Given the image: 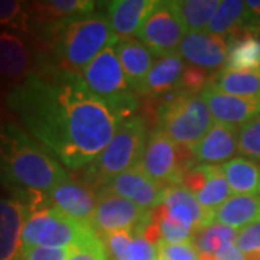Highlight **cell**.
<instances>
[{
	"instance_id": "31",
	"label": "cell",
	"mask_w": 260,
	"mask_h": 260,
	"mask_svg": "<svg viewBox=\"0 0 260 260\" xmlns=\"http://www.w3.org/2000/svg\"><path fill=\"white\" fill-rule=\"evenodd\" d=\"M232 192L233 191L227 184V179L224 177L221 167L214 165L213 172L208 178V181L205 182L203 189L195 194V198L198 200V203L204 210L214 214L220 205L224 204L232 197Z\"/></svg>"
},
{
	"instance_id": "27",
	"label": "cell",
	"mask_w": 260,
	"mask_h": 260,
	"mask_svg": "<svg viewBox=\"0 0 260 260\" xmlns=\"http://www.w3.org/2000/svg\"><path fill=\"white\" fill-rule=\"evenodd\" d=\"M227 184L234 194H253L259 191L260 167L247 158H233L221 165Z\"/></svg>"
},
{
	"instance_id": "11",
	"label": "cell",
	"mask_w": 260,
	"mask_h": 260,
	"mask_svg": "<svg viewBox=\"0 0 260 260\" xmlns=\"http://www.w3.org/2000/svg\"><path fill=\"white\" fill-rule=\"evenodd\" d=\"M47 205L75 223L93 227L97 195L83 179L67 178L47 194Z\"/></svg>"
},
{
	"instance_id": "30",
	"label": "cell",
	"mask_w": 260,
	"mask_h": 260,
	"mask_svg": "<svg viewBox=\"0 0 260 260\" xmlns=\"http://www.w3.org/2000/svg\"><path fill=\"white\" fill-rule=\"evenodd\" d=\"M186 32H203L208 28L220 2L217 0H181L172 2Z\"/></svg>"
},
{
	"instance_id": "12",
	"label": "cell",
	"mask_w": 260,
	"mask_h": 260,
	"mask_svg": "<svg viewBox=\"0 0 260 260\" xmlns=\"http://www.w3.org/2000/svg\"><path fill=\"white\" fill-rule=\"evenodd\" d=\"M201 97L215 123L240 127L260 116V99L257 97H239L223 93L211 83L201 91Z\"/></svg>"
},
{
	"instance_id": "3",
	"label": "cell",
	"mask_w": 260,
	"mask_h": 260,
	"mask_svg": "<svg viewBox=\"0 0 260 260\" xmlns=\"http://www.w3.org/2000/svg\"><path fill=\"white\" fill-rule=\"evenodd\" d=\"M39 32L47 54L44 65L80 77L104 48L119 41L107 18L100 13L41 28Z\"/></svg>"
},
{
	"instance_id": "19",
	"label": "cell",
	"mask_w": 260,
	"mask_h": 260,
	"mask_svg": "<svg viewBox=\"0 0 260 260\" xmlns=\"http://www.w3.org/2000/svg\"><path fill=\"white\" fill-rule=\"evenodd\" d=\"M156 0H114L107 3V20L117 39H132L155 9Z\"/></svg>"
},
{
	"instance_id": "39",
	"label": "cell",
	"mask_w": 260,
	"mask_h": 260,
	"mask_svg": "<svg viewBox=\"0 0 260 260\" xmlns=\"http://www.w3.org/2000/svg\"><path fill=\"white\" fill-rule=\"evenodd\" d=\"M236 246L243 254L260 251V220L243 227L237 234Z\"/></svg>"
},
{
	"instance_id": "24",
	"label": "cell",
	"mask_w": 260,
	"mask_h": 260,
	"mask_svg": "<svg viewBox=\"0 0 260 260\" xmlns=\"http://www.w3.org/2000/svg\"><path fill=\"white\" fill-rule=\"evenodd\" d=\"M116 54L119 56L124 77L129 87L139 93L149 71L153 65V54L138 39H119L116 44Z\"/></svg>"
},
{
	"instance_id": "29",
	"label": "cell",
	"mask_w": 260,
	"mask_h": 260,
	"mask_svg": "<svg viewBox=\"0 0 260 260\" xmlns=\"http://www.w3.org/2000/svg\"><path fill=\"white\" fill-rule=\"evenodd\" d=\"M239 232L220 223H211L198 230L192 237V243L200 253L201 260H214V256L225 246L236 244Z\"/></svg>"
},
{
	"instance_id": "43",
	"label": "cell",
	"mask_w": 260,
	"mask_h": 260,
	"mask_svg": "<svg viewBox=\"0 0 260 260\" xmlns=\"http://www.w3.org/2000/svg\"><path fill=\"white\" fill-rule=\"evenodd\" d=\"M259 194H260V182H259Z\"/></svg>"
},
{
	"instance_id": "23",
	"label": "cell",
	"mask_w": 260,
	"mask_h": 260,
	"mask_svg": "<svg viewBox=\"0 0 260 260\" xmlns=\"http://www.w3.org/2000/svg\"><path fill=\"white\" fill-rule=\"evenodd\" d=\"M26 214L25 203L0 198V260H15L19 256Z\"/></svg>"
},
{
	"instance_id": "40",
	"label": "cell",
	"mask_w": 260,
	"mask_h": 260,
	"mask_svg": "<svg viewBox=\"0 0 260 260\" xmlns=\"http://www.w3.org/2000/svg\"><path fill=\"white\" fill-rule=\"evenodd\" d=\"M214 260H246V257L236 244H230L225 246L223 250L218 251L214 256Z\"/></svg>"
},
{
	"instance_id": "34",
	"label": "cell",
	"mask_w": 260,
	"mask_h": 260,
	"mask_svg": "<svg viewBox=\"0 0 260 260\" xmlns=\"http://www.w3.org/2000/svg\"><path fill=\"white\" fill-rule=\"evenodd\" d=\"M28 2L0 0V26H12L19 30H29Z\"/></svg>"
},
{
	"instance_id": "4",
	"label": "cell",
	"mask_w": 260,
	"mask_h": 260,
	"mask_svg": "<svg viewBox=\"0 0 260 260\" xmlns=\"http://www.w3.org/2000/svg\"><path fill=\"white\" fill-rule=\"evenodd\" d=\"M148 138V123L143 116L135 114L126 119L116 130L110 143L85 168L84 182L100 192L117 175L139 167Z\"/></svg>"
},
{
	"instance_id": "7",
	"label": "cell",
	"mask_w": 260,
	"mask_h": 260,
	"mask_svg": "<svg viewBox=\"0 0 260 260\" xmlns=\"http://www.w3.org/2000/svg\"><path fill=\"white\" fill-rule=\"evenodd\" d=\"M195 162L192 149L178 145L165 132L155 127L149 133L139 168L150 179L167 188L181 185Z\"/></svg>"
},
{
	"instance_id": "32",
	"label": "cell",
	"mask_w": 260,
	"mask_h": 260,
	"mask_svg": "<svg viewBox=\"0 0 260 260\" xmlns=\"http://www.w3.org/2000/svg\"><path fill=\"white\" fill-rule=\"evenodd\" d=\"M150 217L155 221V224L158 225L162 244H179V243L192 242V237L195 234L194 230H191L185 225L177 223L175 220H172L165 213L164 207L160 204L150 210Z\"/></svg>"
},
{
	"instance_id": "15",
	"label": "cell",
	"mask_w": 260,
	"mask_h": 260,
	"mask_svg": "<svg viewBox=\"0 0 260 260\" xmlns=\"http://www.w3.org/2000/svg\"><path fill=\"white\" fill-rule=\"evenodd\" d=\"M160 205L172 220L195 233L214 223V214L204 210L195 195L182 185L167 186L162 194Z\"/></svg>"
},
{
	"instance_id": "22",
	"label": "cell",
	"mask_w": 260,
	"mask_h": 260,
	"mask_svg": "<svg viewBox=\"0 0 260 260\" xmlns=\"http://www.w3.org/2000/svg\"><path fill=\"white\" fill-rule=\"evenodd\" d=\"M109 260H159V250L146 240L142 229L110 233L102 237Z\"/></svg>"
},
{
	"instance_id": "5",
	"label": "cell",
	"mask_w": 260,
	"mask_h": 260,
	"mask_svg": "<svg viewBox=\"0 0 260 260\" xmlns=\"http://www.w3.org/2000/svg\"><path fill=\"white\" fill-rule=\"evenodd\" d=\"M156 129L165 132L175 143L194 149L213 126V116L201 94L171 93L156 110Z\"/></svg>"
},
{
	"instance_id": "10",
	"label": "cell",
	"mask_w": 260,
	"mask_h": 260,
	"mask_svg": "<svg viewBox=\"0 0 260 260\" xmlns=\"http://www.w3.org/2000/svg\"><path fill=\"white\" fill-rule=\"evenodd\" d=\"M148 215L149 211L123 197L110 192H99L93 229L100 237L116 232H132L139 227Z\"/></svg>"
},
{
	"instance_id": "35",
	"label": "cell",
	"mask_w": 260,
	"mask_h": 260,
	"mask_svg": "<svg viewBox=\"0 0 260 260\" xmlns=\"http://www.w3.org/2000/svg\"><path fill=\"white\" fill-rule=\"evenodd\" d=\"M68 260H109L103 239L93 232L71 249Z\"/></svg>"
},
{
	"instance_id": "38",
	"label": "cell",
	"mask_w": 260,
	"mask_h": 260,
	"mask_svg": "<svg viewBox=\"0 0 260 260\" xmlns=\"http://www.w3.org/2000/svg\"><path fill=\"white\" fill-rule=\"evenodd\" d=\"M159 260H201L192 242L159 246Z\"/></svg>"
},
{
	"instance_id": "16",
	"label": "cell",
	"mask_w": 260,
	"mask_h": 260,
	"mask_svg": "<svg viewBox=\"0 0 260 260\" xmlns=\"http://www.w3.org/2000/svg\"><path fill=\"white\" fill-rule=\"evenodd\" d=\"M94 2L90 0H45V2H28L29 28L30 23L41 28L54 26L73 19L93 15L95 9Z\"/></svg>"
},
{
	"instance_id": "8",
	"label": "cell",
	"mask_w": 260,
	"mask_h": 260,
	"mask_svg": "<svg viewBox=\"0 0 260 260\" xmlns=\"http://www.w3.org/2000/svg\"><path fill=\"white\" fill-rule=\"evenodd\" d=\"M81 80L91 93L119 106L130 116H135L133 113L139 107V102L127 84L114 45L104 48L87 65L81 74Z\"/></svg>"
},
{
	"instance_id": "33",
	"label": "cell",
	"mask_w": 260,
	"mask_h": 260,
	"mask_svg": "<svg viewBox=\"0 0 260 260\" xmlns=\"http://www.w3.org/2000/svg\"><path fill=\"white\" fill-rule=\"evenodd\" d=\"M237 152L250 160L260 162V116L239 127Z\"/></svg>"
},
{
	"instance_id": "41",
	"label": "cell",
	"mask_w": 260,
	"mask_h": 260,
	"mask_svg": "<svg viewBox=\"0 0 260 260\" xmlns=\"http://www.w3.org/2000/svg\"><path fill=\"white\" fill-rule=\"evenodd\" d=\"M246 6L250 10L253 16L260 19V0H249V2H246Z\"/></svg>"
},
{
	"instance_id": "20",
	"label": "cell",
	"mask_w": 260,
	"mask_h": 260,
	"mask_svg": "<svg viewBox=\"0 0 260 260\" xmlns=\"http://www.w3.org/2000/svg\"><path fill=\"white\" fill-rule=\"evenodd\" d=\"M184 70L185 64L179 52L158 56L138 94L150 97H165L168 94L175 93L178 91Z\"/></svg>"
},
{
	"instance_id": "2",
	"label": "cell",
	"mask_w": 260,
	"mask_h": 260,
	"mask_svg": "<svg viewBox=\"0 0 260 260\" xmlns=\"http://www.w3.org/2000/svg\"><path fill=\"white\" fill-rule=\"evenodd\" d=\"M0 177L23 191L28 208L42 205L45 195L68 178L58 159L18 124H0Z\"/></svg>"
},
{
	"instance_id": "42",
	"label": "cell",
	"mask_w": 260,
	"mask_h": 260,
	"mask_svg": "<svg viewBox=\"0 0 260 260\" xmlns=\"http://www.w3.org/2000/svg\"><path fill=\"white\" fill-rule=\"evenodd\" d=\"M244 257H246V260H260V251L244 254Z\"/></svg>"
},
{
	"instance_id": "28",
	"label": "cell",
	"mask_w": 260,
	"mask_h": 260,
	"mask_svg": "<svg viewBox=\"0 0 260 260\" xmlns=\"http://www.w3.org/2000/svg\"><path fill=\"white\" fill-rule=\"evenodd\" d=\"M211 84L220 91L239 97L260 99V70L259 71H223L213 75Z\"/></svg>"
},
{
	"instance_id": "6",
	"label": "cell",
	"mask_w": 260,
	"mask_h": 260,
	"mask_svg": "<svg viewBox=\"0 0 260 260\" xmlns=\"http://www.w3.org/2000/svg\"><path fill=\"white\" fill-rule=\"evenodd\" d=\"M93 232V227L75 223L55 208L42 205L28 210L20 234V247L44 246L73 249Z\"/></svg>"
},
{
	"instance_id": "9",
	"label": "cell",
	"mask_w": 260,
	"mask_h": 260,
	"mask_svg": "<svg viewBox=\"0 0 260 260\" xmlns=\"http://www.w3.org/2000/svg\"><path fill=\"white\" fill-rule=\"evenodd\" d=\"M185 35L186 29L172 2H158L136 34L155 56L177 52Z\"/></svg>"
},
{
	"instance_id": "26",
	"label": "cell",
	"mask_w": 260,
	"mask_h": 260,
	"mask_svg": "<svg viewBox=\"0 0 260 260\" xmlns=\"http://www.w3.org/2000/svg\"><path fill=\"white\" fill-rule=\"evenodd\" d=\"M227 58L221 68L223 71H259L260 70V39L251 35H240L227 41Z\"/></svg>"
},
{
	"instance_id": "17",
	"label": "cell",
	"mask_w": 260,
	"mask_h": 260,
	"mask_svg": "<svg viewBox=\"0 0 260 260\" xmlns=\"http://www.w3.org/2000/svg\"><path fill=\"white\" fill-rule=\"evenodd\" d=\"M34 71L28 42L16 32L0 28V77L22 83Z\"/></svg>"
},
{
	"instance_id": "18",
	"label": "cell",
	"mask_w": 260,
	"mask_h": 260,
	"mask_svg": "<svg viewBox=\"0 0 260 260\" xmlns=\"http://www.w3.org/2000/svg\"><path fill=\"white\" fill-rule=\"evenodd\" d=\"M208 32L217 37H240L257 30V18L247 9L246 2L224 0L220 2L208 25Z\"/></svg>"
},
{
	"instance_id": "25",
	"label": "cell",
	"mask_w": 260,
	"mask_h": 260,
	"mask_svg": "<svg viewBox=\"0 0 260 260\" xmlns=\"http://www.w3.org/2000/svg\"><path fill=\"white\" fill-rule=\"evenodd\" d=\"M260 220V197L256 194H234L214 213V221L232 227L243 229Z\"/></svg>"
},
{
	"instance_id": "13",
	"label": "cell",
	"mask_w": 260,
	"mask_h": 260,
	"mask_svg": "<svg viewBox=\"0 0 260 260\" xmlns=\"http://www.w3.org/2000/svg\"><path fill=\"white\" fill-rule=\"evenodd\" d=\"M164 189V186L150 179L139 167H136L117 175L100 192L119 195L139 205L140 208L150 211L160 204Z\"/></svg>"
},
{
	"instance_id": "37",
	"label": "cell",
	"mask_w": 260,
	"mask_h": 260,
	"mask_svg": "<svg viewBox=\"0 0 260 260\" xmlns=\"http://www.w3.org/2000/svg\"><path fill=\"white\" fill-rule=\"evenodd\" d=\"M70 253L71 249L28 246V247H20L18 257L20 260H68Z\"/></svg>"
},
{
	"instance_id": "14",
	"label": "cell",
	"mask_w": 260,
	"mask_h": 260,
	"mask_svg": "<svg viewBox=\"0 0 260 260\" xmlns=\"http://www.w3.org/2000/svg\"><path fill=\"white\" fill-rule=\"evenodd\" d=\"M229 47L227 41L210 32H186L179 45V55L189 65L211 73L221 70L225 64Z\"/></svg>"
},
{
	"instance_id": "1",
	"label": "cell",
	"mask_w": 260,
	"mask_h": 260,
	"mask_svg": "<svg viewBox=\"0 0 260 260\" xmlns=\"http://www.w3.org/2000/svg\"><path fill=\"white\" fill-rule=\"evenodd\" d=\"M10 110L29 135L70 169L88 167L123 121L121 107L91 93L80 75L42 65L13 88Z\"/></svg>"
},
{
	"instance_id": "21",
	"label": "cell",
	"mask_w": 260,
	"mask_h": 260,
	"mask_svg": "<svg viewBox=\"0 0 260 260\" xmlns=\"http://www.w3.org/2000/svg\"><path fill=\"white\" fill-rule=\"evenodd\" d=\"M237 127L214 123L192 149L197 162L204 165H217L224 160H230L237 152Z\"/></svg>"
},
{
	"instance_id": "36",
	"label": "cell",
	"mask_w": 260,
	"mask_h": 260,
	"mask_svg": "<svg viewBox=\"0 0 260 260\" xmlns=\"http://www.w3.org/2000/svg\"><path fill=\"white\" fill-rule=\"evenodd\" d=\"M213 75L203 68H198L194 65H185L184 74L181 78V83L178 87V93L185 94H201L208 84L211 83Z\"/></svg>"
},
{
	"instance_id": "44",
	"label": "cell",
	"mask_w": 260,
	"mask_h": 260,
	"mask_svg": "<svg viewBox=\"0 0 260 260\" xmlns=\"http://www.w3.org/2000/svg\"><path fill=\"white\" fill-rule=\"evenodd\" d=\"M15 260H20V259H19V257H16V259H15Z\"/></svg>"
}]
</instances>
